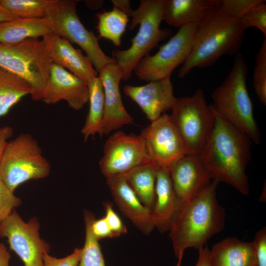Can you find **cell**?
Returning a JSON list of instances; mask_svg holds the SVG:
<instances>
[{"mask_svg":"<svg viewBox=\"0 0 266 266\" xmlns=\"http://www.w3.org/2000/svg\"><path fill=\"white\" fill-rule=\"evenodd\" d=\"M42 40L53 63L68 69L87 83L98 76L90 59L66 39L52 33Z\"/></svg>","mask_w":266,"mask_h":266,"instance_id":"obj_18","label":"cell"},{"mask_svg":"<svg viewBox=\"0 0 266 266\" xmlns=\"http://www.w3.org/2000/svg\"><path fill=\"white\" fill-rule=\"evenodd\" d=\"M82 253V248H75L73 252L63 258H56L45 253L43 257V266H78Z\"/></svg>","mask_w":266,"mask_h":266,"instance_id":"obj_35","label":"cell"},{"mask_svg":"<svg viewBox=\"0 0 266 266\" xmlns=\"http://www.w3.org/2000/svg\"><path fill=\"white\" fill-rule=\"evenodd\" d=\"M182 260V259H178V262H177V264L176 265V266H181Z\"/></svg>","mask_w":266,"mask_h":266,"instance_id":"obj_44","label":"cell"},{"mask_svg":"<svg viewBox=\"0 0 266 266\" xmlns=\"http://www.w3.org/2000/svg\"><path fill=\"white\" fill-rule=\"evenodd\" d=\"M53 33L46 17L14 18L0 22V43L15 44L29 38H43Z\"/></svg>","mask_w":266,"mask_h":266,"instance_id":"obj_23","label":"cell"},{"mask_svg":"<svg viewBox=\"0 0 266 266\" xmlns=\"http://www.w3.org/2000/svg\"><path fill=\"white\" fill-rule=\"evenodd\" d=\"M54 0H0V4L14 18L45 17L46 10Z\"/></svg>","mask_w":266,"mask_h":266,"instance_id":"obj_29","label":"cell"},{"mask_svg":"<svg viewBox=\"0 0 266 266\" xmlns=\"http://www.w3.org/2000/svg\"><path fill=\"white\" fill-rule=\"evenodd\" d=\"M95 219L93 213L84 210L85 240L78 266H106L99 240L94 236L91 229Z\"/></svg>","mask_w":266,"mask_h":266,"instance_id":"obj_28","label":"cell"},{"mask_svg":"<svg viewBox=\"0 0 266 266\" xmlns=\"http://www.w3.org/2000/svg\"><path fill=\"white\" fill-rule=\"evenodd\" d=\"M248 67L237 53L232 68L223 82L212 92L213 112L246 134L255 144L261 133L253 115V106L246 87Z\"/></svg>","mask_w":266,"mask_h":266,"instance_id":"obj_4","label":"cell"},{"mask_svg":"<svg viewBox=\"0 0 266 266\" xmlns=\"http://www.w3.org/2000/svg\"><path fill=\"white\" fill-rule=\"evenodd\" d=\"M199 258L195 266H210V250L204 246L198 250Z\"/></svg>","mask_w":266,"mask_h":266,"instance_id":"obj_39","label":"cell"},{"mask_svg":"<svg viewBox=\"0 0 266 266\" xmlns=\"http://www.w3.org/2000/svg\"><path fill=\"white\" fill-rule=\"evenodd\" d=\"M50 170L37 141L28 133L8 142L0 161V179L13 193L25 182L46 178Z\"/></svg>","mask_w":266,"mask_h":266,"instance_id":"obj_6","label":"cell"},{"mask_svg":"<svg viewBox=\"0 0 266 266\" xmlns=\"http://www.w3.org/2000/svg\"><path fill=\"white\" fill-rule=\"evenodd\" d=\"M219 182L208 185L182 202L176 212L169 230L174 255L183 258L189 248L199 250L215 234L221 232L225 223V210L218 201Z\"/></svg>","mask_w":266,"mask_h":266,"instance_id":"obj_1","label":"cell"},{"mask_svg":"<svg viewBox=\"0 0 266 266\" xmlns=\"http://www.w3.org/2000/svg\"><path fill=\"white\" fill-rule=\"evenodd\" d=\"M32 89L24 79L0 67V117L25 96L31 95Z\"/></svg>","mask_w":266,"mask_h":266,"instance_id":"obj_26","label":"cell"},{"mask_svg":"<svg viewBox=\"0 0 266 266\" xmlns=\"http://www.w3.org/2000/svg\"><path fill=\"white\" fill-rule=\"evenodd\" d=\"M88 84L61 66L52 63L41 100L47 104L61 100L75 110L82 109L89 101Z\"/></svg>","mask_w":266,"mask_h":266,"instance_id":"obj_14","label":"cell"},{"mask_svg":"<svg viewBox=\"0 0 266 266\" xmlns=\"http://www.w3.org/2000/svg\"><path fill=\"white\" fill-rule=\"evenodd\" d=\"M87 6L91 9H97L101 6L103 0H88L85 1Z\"/></svg>","mask_w":266,"mask_h":266,"instance_id":"obj_43","label":"cell"},{"mask_svg":"<svg viewBox=\"0 0 266 266\" xmlns=\"http://www.w3.org/2000/svg\"><path fill=\"white\" fill-rule=\"evenodd\" d=\"M198 28L192 24L180 28L155 54L148 55L138 62L133 70L135 75L149 82L170 77L175 68L186 61Z\"/></svg>","mask_w":266,"mask_h":266,"instance_id":"obj_10","label":"cell"},{"mask_svg":"<svg viewBox=\"0 0 266 266\" xmlns=\"http://www.w3.org/2000/svg\"><path fill=\"white\" fill-rule=\"evenodd\" d=\"M123 92L139 106L151 122L171 109L176 100L170 77L140 86L126 85Z\"/></svg>","mask_w":266,"mask_h":266,"instance_id":"obj_16","label":"cell"},{"mask_svg":"<svg viewBox=\"0 0 266 266\" xmlns=\"http://www.w3.org/2000/svg\"><path fill=\"white\" fill-rule=\"evenodd\" d=\"M165 2V0H141L138 7L133 10L129 28L132 30L139 24V28L131 40V46L127 49L112 52V58L121 68L123 80H129L138 62L171 34L170 29L160 28Z\"/></svg>","mask_w":266,"mask_h":266,"instance_id":"obj_5","label":"cell"},{"mask_svg":"<svg viewBox=\"0 0 266 266\" xmlns=\"http://www.w3.org/2000/svg\"><path fill=\"white\" fill-rule=\"evenodd\" d=\"M150 163L141 136L116 132L106 139L103 155L99 162L100 171L107 178L124 173L142 164Z\"/></svg>","mask_w":266,"mask_h":266,"instance_id":"obj_13","label":"cell"},{"mask_svg":"<svg viewBox=\"0 0 266 266\" xmlns=\"http://www.w3.org/2000/svg\"><path fill=\"white\" fill-rule=\"evenodd\" d=\"M89 109L81 129L84 141L91 136L99 134L101 136V126L104 115V97L102 83L99 77L88 83Z\"/></svg>","mask_w":266,"mask_h":266,"instance_id":"obj_25","label":"cell"},{"mask_svg":"<svg viewBox=\"0 0 266 266\" xmlns=\"http://www.w3.org/2000/svg\"><path fill=\"white\" fill-rule=\"evenodd\" d=\"M10 255L3 243L0 242V266H9Z\"/></svg>","mask_w":266,"mask_h":266,"instance_id":"obj_41","label":"cell"},{"mask_svg":"<svg viewBox=\"0 0 266 266\" xmlns=\"http://www.w3.org/2000/svg\"><path fill=\"white\" fill-rule=\"evenodd\" d=\"M239 20L243 29L245 31L251 27L258 29L266 37V3L262 1L253 6Z\"/></svg>","mask_w":266,"mask_h":266,"instance_id":"obj_31","label":"cell"},{"mask_svg":"<svg viewBox=\"0 0 266 266\" xmlns=\"http://www.w3.org/2000/svg\"><path fill=\"white\" fill-rule=\"evenodd\" d=\"M103 89L104 108L101 126V136L119 129L124 125L133 124V119L124 107L119 89L123 73L116 63L102 67L99 72Z\"/></svg>","mask_w":266,"mask_h":266,"instance_id":"obj_15","label":"cell"},{"mask_svg":"<svg viewBox=\"0 0 266 266\" xmlns=\"http://www.w3.org/2000/svg\"><path fill=\"white\" fill-rule=\"evenodd\" d=\"M39 226L36 217L26 223L15 210L0 223V237L7 239L25 266H43V255L49 252V244L40 237Z\"/></svg>","mask_w":266,"mask_h":266,"instance_id":"obj_11","label":"cell"},{"mask_svg":"<svg viewBox=\"0 0 266 266\" xmlns=\"http://www.w3.org/2000/svg\"><path fill=\"white\" fill-rule=\"evenodd\" d=\"M106 179L114 201L123 214L143 234H149L155 228L152 211L140 200L124 173L114 174Z\"/></svg>","mask_w":266,"mask_h":266,"instance_id":"obj_17","label":"cell"},{"mask_svg":"<svg viewBox=\"0 0 266 266\" xmlns=\"http://www.w3.org/2000/svg\"><path fill=\"white\" fill-rule=\"evenodd\" d=\"M259 266H266V229L257 231L252 242Z\"/></svg>","mask_w":266,"mask_h":266,"instance_id":"obj_36","label":"cell"},{"mask_svg":"<svg viewBox=\"0 0 266 266\" xmlns=\"http://www.w3.org/2000/svg\"><path fill=\"white\" fill-rule=\"evenodd\" d=\"M13 129L9 126L0 127V161L8 143L7 140L12 136Z\"/></svg>","mask_w":266,"mask_h":266,"instance_id":"obj_38","label":"cell"},{"mask_svg":"<svg viewBox=\"0 0 266 266\" xmlns=\"http://www.w3.org/2000/svg\"><path fill=\"white\" fill-rule=\"evenodd\" d=\"M103 205L105 212L104 217L114 237L126 233H127L126 226L113 209V203L106 201L103 202Z\"/></svg>","mask_w":266,"mask_h":266,"instance_id":"obj_34","label":"cell"},{"mask_svg":"<svg viewBox=\"0 0 266 266\" xmlns=\"http://www.w3.org/2000/svg\"><path fill=\"white\" fill-rule=\"evenodd\" d=\"M158 167L151 163L138 166L126 173V178L143 204L151 210L156 195V173Z\"/></svg>","mask_w":266,"mask_h":266,"instance_id":"obj_24","label":"cell"},{"mask_svg":"<svg viewBox=\"0 0 266 266\" xmlns=\"http://www.w3.org/2000/svg\"><path fill=\"white\" fill-rule=\"evenodd\" d=\"M96 17L98 20L97 26L98 38L109 40L115 46H120L121 37L129 21V16L113 7L109 11L97 13Z\"/></svg>","mask_w":266,"mask_h":266,"instance_id":"obj_27","label":"cell"},{"mask_svg":"<svg viewBox=\"0 0 266 266\" xmlns=\"http://www.w3.org/2000/svg\"><path fill=\"white\" fill-rule=\"evenodd\" d=\"M14 18L10 13L0 4V22L10 20Z\"/></svg>","mask_w":266,"mask_h":266,"instance_id":"obj_42","label":"cell"},{"mask_svg":"<svg viewBox=\"0 0 266 266\" xmlns=\"http://www.w3.org/2000/svg\"><path fill=\"white\" fill-rule=\"evenodd\" d=\"M220 5V0H165L163 20L179 28L201 25Z\"/></svg>","mask_w":266,"mask_h":266,"instance_id":"obj_20","label":"cell"},{"mask_svg":"<svg viewBox=\"0 0 266 266\" xmlns=\"http://www.w3.org/2000/svg\"><path fill=\"white\" fill-rule=\"evenodd\" d=\"M214 114V127L200 159L212 180L225 182L247 195L249 186L246 168L251 158L252 141L246 134Z\"/></svg>","mask_w":266,"mask_h":266,"instance_id":"obj_2","label":"cell"},{"mask_svg":"<svg viewBox=\"0 0 266 266\" xmlns=\"http://www.w3.org/2000/svg\"><path fill=\"white\" fill-rule=\"evenodd\" d=\"M139 135L151 163L169 171L172 166L186 155L181 136L170 115L164 113L143 128Z\"/></svg>","mask_w":266,"mask_h":266,"instance_id":"obj_12","label":"cell"},{"mask_svg":"<svg viewBox=\"0 0 266 266\" xmlns=\"http://www.w3.org/2000/svg\"><path fill=\"white\" fill-rule=\"evenodd\" d=\"M262 0H220V6L231 17L239 19Z\"/></svg>","mask_w":266,"mask_h":266,"instance_id":"obj_33","label":"cell"},{"mask_svg":"<svg viewBox=\"0 0 266 266\" xmlns=\"http://www.w3.org/2000/svg\"><path fill=\"white\" fill-rule=\"evenodd\" d=\"M169 171L174 190L181 203L212 180L200 158L192 155L181 157Z\"/></svg>","mask_w":266,"mask_h":266,"instance_id":"obj_19","label":"cell"},{"mask_svg":"<svg viewBox=\"0 0 266 266\" xmlns=\"http://www.w3.org/2000/svg\"><path fill=\"white\" fill-rule=\"evenodd\" d=\"M155 202L152 210L155 228L161 233L169 231L181 202L173 188L169 171L158 167L156 177Z\"/></svg>","mask_w":266,"mask_h":266,"instance_id":"obj_21","label":"cell"},{"mask_svg":"<svg viewBox=\"0 0 266 266\" xmlns=\"http://www.w3.org/2000/svg\"><path fill=\"white\" fill-rule=\"evenodd\" d=\"M78 0H54L47 8L45 17L50 22L53 33L75 43L85 51L99 73L104 66L116 63L100 46L98 38L86 29L78 16L76 7Z\"/></svg>","mask_w":266,"mask_h":266,"instance_id":"obj_9","label":"cell"},{"mask_svg":"<svg viewBox=\"0 0 266 266\" xmlns=\"http://www.w3.org/2000/svg\"><path fill=\"white\" fill-rule=\"evenodd\" d=\"M113 7H115L128 16H131L133 10L131 8L129 0H112Z\"/></svg>","mask_w":266,"mask_h":266,"instance_id":"obj_40","label":"cell"},{"mask_svg":"<svg viewBox=\"0 0 266 266\" xmlns=\"http://www.w3.org/2000/svg\"><path fill=\"white\" fill-rule=\"evenodd\" d=\"M91 229L94 236L98 240L114 237L104 217L99 219H95L92 224Z\"/></svg>","mask_w":266,"mask_h":266,"instance_id":"obj_37","label":"cell"},{"mask_svg":"<svg viewBox=\"0 0 266 266\" xmlns=\"http://www.w3.org/2000/svg\"><path fill=\"white\" fill-rule=\"evenodd\" d=\"M244 32L239 19L228 15L219 5L198 27L189 55L178 77H185L195 67L210 66L223 55L236 54Z\"/></svg>","mask_w":266,"mask_h":266,"instance_id":"obj_3","label":"cell"},{"mask_svg":"<svg viewBox=\"0 0 266 266\" xmlns=\"http://www.w3.org/2000/svg\"><path fill=\"white\" fill-rule=\"evenodd\" d=\"M210 266H259L251 242L227 237L210 250Z\"/></svg>","mask_w":266,"mask_h":266,"instance_id":"obj_22","label":"cell"},{"mask_svg":"<svg viewBox=\"0 0 266 266\" xmlns=\"http://www.w3.org/2000/svg\"><path fill=\"white\" fill-rule=\"evenodd\" d=\"M253 73L254 90L261 102L266 104V37L257 53Z\"/></svg>","mask_w":266,"mask_h":266,"instance_id":"obj_30","label":"cell"},{"mask_svg":"<svg viewBox=\"0 0 266 266\" xmlns=\"http://www.w3.org/2000/svg\"><path fill=\"white\" fill-rule=\"evenodd\" d=\"M52 61L42 40L29 38L15 44L0 43V67L21 77L32 89V98L41 100Z\"/></svg>","mask_w":266,"mask_h":266,"instance_id":"obj_8","label":"cell"},{"mask_svg":"<svg viewBox=\"0 0 266 266\" xmlns=\"http://www.w3.org/2000/svg\"><path fill=\"white\" fill-rule=\"evenodd\" d=\"M21 203V199L14 195L0 179V223Z\"/></svg>","mask_w":266,"mask_h":266,"instance_id":"obj_32","label":"cell"},{"mask_svg":"<svg viewBox=\"0 0 266 266\" xmlns=\"http://www.w3.org/2000/svg\"><path fill=\"white\" fill-rule=\"evenodd\" d=\"M171 110L170 116L184 142L186 155L200 158L215 122V114L203 90L198 89L191 96L176 98Z\"/></svg>","mask_w":266,"mask_h":266,"instance_id":"obj_7","label":"cell"}]
</instances>
